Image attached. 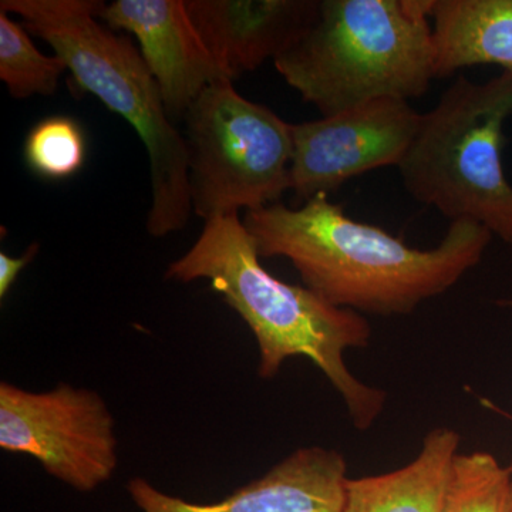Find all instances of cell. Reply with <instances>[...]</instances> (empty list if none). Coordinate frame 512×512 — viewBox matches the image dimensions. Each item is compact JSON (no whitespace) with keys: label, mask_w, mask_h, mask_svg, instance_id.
<instances>
[{"label":"cell","mask_w":512,"mask_h":512,"mask_svg":"<svg viewBox=\"0 0 512 512\" xmlns=\"http://www.w3.org/2000/svg\"><path fill=\"white\" fill-rule=\"evenodd\" d=\"M87 157V143L80 124L66 116L39 121L25 141L30 170L49 180H66L79 173Z\"/></svg>","instance_id":"obj_16"},{"label":"cell","mask_w":512,"mask_h":512,"mask_svg":"<svg viewBox=\"0 0 512 512\" xmlns=\"http://www.w3.org/2000/svg\"><path fill=\"white\" fill-rule=\"evenodd\" d=\"M320 0H185L215 62L232 80L275 60L312 25Z\"/></svg>","instance_id":"obj_11"},{"label":"cell","mask_w":512,"mask_h":512,"mask_svg":"<svg viewBox=\"0 0 512 512\" xmlns=\"http://www.w3.org/2000/svg\"><path fill=\"white\" fill-rule=\"evenodd\" d=\"M101 0H2L0 12L19 16L66 63L74 82L134 128L150 160L151 237L181 231L192 202L183 133L165 110L160 86L140 49L99 19Z\"/></svg>","instance_id":"obj_4"},{"label":"cell","mask_w":512,"mask_h":512,"mask_svg":"<svg viewBox=\"0 0 512 512\" xmlns=\"http://www.w3.org/2000/svg\"><path fill=\"white\" fill-rule=\"evenodd\" d=\"M420 120L410 101L380 99L335 116L292 124L293 194L306 202L369 171L399 167Z\"/></svg>","instance_id":"obj_8"},{"label":"cell","mask_w":512,"mask_h":512,"mask_svg":"<svg viewBox=\"0 0 512 512\" xmlns=\"http://www.w3.org/2000/svg\"><path fill=\"white\" fill-rule=\"evenodd\" d=\"M0 447L35 458L82 493L109 481L119 461L109 407L96 392L66 383L35 393L2 382Z\"/></svg>","instance_id":"obj_7"},{"label":"cell","mask_w":512,"mask_h":512,"mask_svg":"<svg viewBox=\"0 0 512 512\" xmlns=\"http://www.w3.org/2000/svg\"><path fill=\"white\" fill-rule=\"evenodd\" d=\"M458 444L457 431L436 427L407 466L380 476L349 478L342 512H441Z\"/></svg>","instance_id":"obj_13"},{"label":"cell","mask_w":512,"mask_h":512,"mask_svg":"<svg viewBox=\"0 0 512 512\" xmlns=\"http://www.w3.org/2000/svg\"><path fill=\"white\" fill-rule=\"evenodd\" d=\"M97 16L114 32L126 30L136 37L174 123L184 120L192 103L211 84L234 82L202 42L185 0L103 2Z\"/></svg>","instance_id":"obj_9"},{"label":"cell","mask_w":512,"mask_h":512,"mask_svg":"<svg viewBox=\"0 0 512 512\" xmlns=\"http://www.w3.org/2000/svg\"><path fill=\"white\" fill-rule=\"evenodd\" d=\"M276 72L322 117L424 96L436 79L430 0H320Z\"/></svg>","instance_id":"obj_3"},{"label":"cell","mask_w":512,"mask_h":512,"mask_svg":"<svg viewBox=\"0 0 512 512\" xmlns=\"http://www.w3.org/2000/svg\"><path fill=\"white\" fill-rule=\"evenodd\" d=\"M183 121L192 211L205 222L261 210L291 190L292 124L231 80L207 87Z\"/></svg>","instance_id":"obj_6"},{"label":"cell","mask_w":512,"mask_h":512,"mask_svg":"<svg viewBox=\"0 0 512 512\" xmlns=\"http://www.w3.org/2000/svg\"><path fill=\"white\" fill-rule=\"evenodd\" d=\"M441 512H512V471L491 453L456 454Z\"/></svg>","instance_id":"obj_14"},{"label":"cell","mask_w":512,"mask_h":512,"mask_svg":"<svg viewBox=\"0 0 512 512\" xmlns=\"http://www.w3.org/2000/svg\"><path fill=\"white\" fill-rule=\"evenodd\" d=\"M165 279L210 281L254 333L262 379L278 375L289 357L305 356L342 396L357 430L370 429L382 414L386 393L356 379L343 356L346 349L369 346V320L269 274L239 214L205 222L187 254L168 266Z\"/></svg>","instance_id":"obj_2"},{"label":"cell","mask_w":512,"mask_h":512,"mask_svg":"<svg viewBox=\"0 0 512 512\" xmlns=\"http://www.w3.org/2000/svg\"><path fill=\"white\" fill-rule=\"evenodd\" d=\"M40 245L32 244L26 249L25 254L10 256L0 252V299H5L12 286L18 281L19 275L39 254Z\"/></svg>","instance_id":"obj_17"},{"label":"cell","mask_w":512,"mask_h":512,"mask_svg":"<svg viewBox=\"0 0 512 512\" xmlns=\"http://www.w3.org/2000/svg\"><path fill=\"white\" fill-rule=\"evenodd\" d=\"M261 258H286L303 286L338 308L376 316L410 315L447 292L480 264L491 232L473 221L450 222L431 249L410 247L390 232L346 217L319 194L289 208L281 202L245 212Z\"/></svg>","instance_id":"obj_1"},{"label":"cell","mask_w":512,"mask_h":512,"mask_svg":"<svg viewBox=\"0 0 512 512\" xmlns=\"http://www.w3.org/2000/svg\"><path fill=\"white\" fill-rule=\"evenodd\" d=\"M498 303H500V305L508 306V308H512V301H503ZM508 467H510V470L512 471V463Z\"/></svg>","instance_id":"obj_18"},{"label":"cell","mask_w":512,"mask_h":512,"mask_svg":"<svg viewBox=\"0 0 512 512\" xmlns=\"http://www.w3.org/2000/svg\"><path fill=\"white\" fill-rule=\"evenodd\" d=\"M436 79L480 64L512 72V0H430Z\"/></svg>","instance_id":"obj_12"},{"label":"cell","mask_w":512,"mask_h":512,"mask_svg":"<svg viewBox=\"0 0 512 512\" xmlns=\"http://www.w3.org/2000/svg\"><path fill=\"white\" fill-rule=\"evenodd\" d=\"M66 70L59 56H46L37 49L22 23L0 12V80L13 99L55 96Z\"/></svg>","instance_id":"obj_15"},{"label":"cell","mask_w":512,"mask_h":512,"mask_svg":"<svg viewBox=\"0 0 512 512\" xmlns=\"http://www.w3.org/2000/svg\"><path fill=\"white\" fill-rule=\"evenodd\" d=\"M512 117V72L487 82L458 76L429 113L400 163L404 190L451 222L473 221L512 245V185L504 124Z\"/></svg>","instance_id":"obj_5"},{"label":"cell","mask_w":512,"mask_h":512,"mask_svg":"<svg viewBox=\"0 0 512 512\" xmlns=\"http://www.w3.org/2000/svg\"><path fill=\"white\" fill-rule=\"evenodd\" d=\"M346 473L348 466L339 451L308 447L218 503H188L157 490L144 478H133L127 490L143 512H342Z\"/></svg>","instance_id":"obj_10"}]
</instances>
